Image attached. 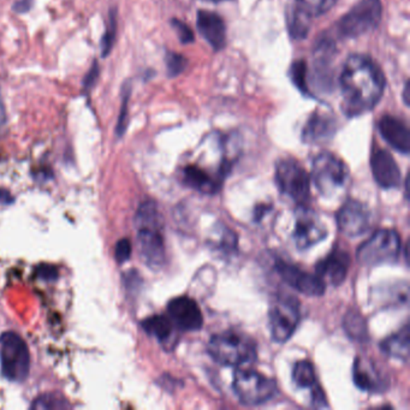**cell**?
I'll return each mask as SVG.
<instances>
[{"mask_svg":"<svg viewBox=\"0 0 410 410\" xmlns=\"http://www.w3.org/2000/svg\"><path fill=\"white\" fill-rule=\"evenodd\" d=\"M340 83L342 109L349 118L372 111L384 94V74L379 66L365 54H353L347 59Z\"/></svg>","mask_w":410,"mask_h":410,"instance_id":"6da1fadb","label":"cell"},{"mask_svg":"<svg viewBox=\"0 0 410 410\" xmlns=\"http://www.w3.org/2000/svg\"><path fill=\"white\" fill-rule=\"evenodd\" d=\"M207 351L214 361L224 366H245L257 358L254 340L238 332L227 331L211 337Z\"/></svg>","mask_w":410,"mask_h":410,"instance_id":"7a4b0ae2","label":"cell"},{"mask_svg":"<svg viewBox=\"0 0 410 410\" xmlns=\"http://www.w3.org/2000/svg\"><path fill=\"white\" fill-rule=\"evenodd\" d=\"M400 252L401 238L397 232L381 229L358 247L356 257L363 266H378L397 261Z\"/></svg>","mask_w":410,"mask_h":410,"instance_id":"3957f363","label":"cell"},{"mask_svg":"<svg viewBox=\"0 0 410 410\" xmlns=\"http://www.w3.org/2000/svg\"><path fill=\"white\" fill-rule=\"evenodd\" d=\"M0 363L5 378L11 381H23L29 374V349L17 333L5 332L0 336Z\"/></svg>","mask_w":410,"mask_h":410,"instance_id":"277c9868","label":"cell"},{"mask_svg":"<svg viewBox=\"0 0 410 410\" xmlns=\"http://www.w3.org/2000/svg\"><path fill=\"white\" fill-rule=\"evenodd\" d=\"M381 13L380 0H360L349 13L340 18L338 33L347 39L363 36L379 26Z\"/></svg>","mask_w":410,"mask_h":410,"instance_id":"5b68a950","label":"cell"},{"mask_svg":"<svg viewBox=\"0 0 410 410\" xmlns=\"http://www.w3.org/2000/svg\"><path fill=\"white\" fill-rule=\"evenodd\" d=\"M232 388L243 404L258 406L275 397L277 383L258 372L237 371L234 375Z\"/></svg>","mask_w":410,"mask_h":410,"instance_id":"8992f818","label":"cell"},{"mask_svg":"<svg viewBox=\"0 0 410 410\" xmlns=\"http://www.w3.org/2000/svg\"><path fill=\"white\" fill-rule=\"evenodd\" d=\"M312 176L320 194L324 197H331L344 185L348 179V169L335 154L323 152L313 162Z\"/></svg>","mask_w":410,"mask_h":410,"instance_id":"52a82bcc","label":"cell"},{"mask_svg":"<svg viewBox=\"0 0 410 410\" xmlns=\"http://www.w3.org/2000/svg\"><path fill=\"white\" fill-rule=\"evenodd\" d=\"M275 182L280 192L303 205L310 192V179L307 171L294 159H284L275 167Z\"/></svg>","mask_w":410,"mask_h":410,"instance_id":"ba28073f","label":"cell"},{"mask_svg":"<svg viewBox=\"0 0 410 410\" xmlns=\"http://www.w3.org/2000/svg\"><path fill=\"white\" fill-rule=\"evenodd\" d=\"M268 319L272 340L277 343H285L290 340L300 321V308L296 298L278 297L271 305Z\"/></svg>","mask_w":410,"mask_h":410,"instance_id":"9c48e42d","label":"cell"},{"mask_svg":"<svg viewBox=\"0 0 410 410\" xmlns=\"http://www.w3.org/2000/svg\"><path fill=\"white\" fill-rule=\"evenodd\" d=\"M326 227L314 211L300 206L295 213L294 241L298 249H308L325 240Z\"/></svg>","mask_w":410,"mask_h":410,"instance_id":"30bf717a","label":"cell"},{"mask_svg":"<svg viewBox=\"0 0 410 410\" xmlns=\"http://www.w3.org/2000/svg\"><path fill=\"white\" fill-rule=\"evenodd\" d=\"M275 268L285 283L303 295L321 296L326 290V283L318 275H310L287 261L278 259L275 261Z\"/></svg>","mask_w":410,"mask_h":410,"instance_id":"8fae6325","label":"cell"},{"mask_svg":"<svg viewBox=\"0 0 410 410\" xmlns=\"http://www.w3.org/2000/svg\"><path fill=\"white\" fill-rule=\"evenodd\" d=\"M372 215L366 205L358 200H348L337 213L340 232L348 237H358L368 231Z\"/></svg>","mask_w":410,"mask_h":410,"instance_id":"7c38bea8","label":"cell"},{"mask_svg":"<svg viewBox=\"0 0 410 410\" xmlns=\"http://www.w3.org/2000/svg\"><path fill=\"white\" fill-rule=\"evenodd\" d=\"M172 323L183 331H197L202 328L204 317L197 302L188 296L176 297L167 305Z\"/></svg>","mask_w":410,"mask_h":410,"instance_id":"4fadbf2b","label":"cell"},{"mask_svg":"<svg viewBox=\"0 0 410 410\" xmlns=\"http://www.w3.org/2000/svg\"><path fill=\"white\" fill-rule=\"evenodd\" d=\"M141 258L149 267L160 268L165 262V243L160 229H137Z\"/></svg>","mask_w":410,"mask_h":410,"instance_id":"5bb4252c","label":"cell"},{"mask_svg":"<svg viewBox=\"0 0 410 410\" xmlns=\"http://www.w3.org/2000/svg\"><path fill=\"white\" fill-rule=\"evenodd\" d=\"M372 174L375 182L385 189L400 187L401 184V171L397 162L393 155L385 151L379 149L373 153L371 158Z\"/></svg>","mask_w":410,"mask_h":410,"instance_id":"9a60e30c","label":"cell"},{"mask_svg":"<svg viewBox=\"0 0 410 410\" xmlns=\"http://www.w3.org/2000/svg\"><path fill=\"white\" fill-rule=\"evenodd\" d=\"M349 266V254L342 249H335L326 258L317 264V275L324 282L328 280L332 285L340 287L347 278Z\"/></svg>","mask_w":410,"mask_h":410,"instance_id":"2e32d148","label":"cell"},{"mask_svg":"<svg viewBox=\"0 0 410 410\" xmlns=\"http://www.w3.org/2000/svg\"><path fill=\"white\" fill-rule=\"evenodd\" d=\"M197 26L201 36L215 50L220 51L227 45V28L223 18L207 10H199Z\"/></svg>","mask_w":410,"mask_h":410,"instance_id":"e0dca14e","label":"cell"},{"mask_svg":"<svg viewBox=\"0 0 410 410\" xmlns=\"http://www.w3.org/2000/svg\"><path fill=\"white\" fill-rule=\"evenodd\" d=\"M378 129L393 149L397 152L408 154L410 151V131L406 123L393 116H384L378 123Z\"/></svg>","mask_w":410,"mask_h":410,"instance_id":"ac0fdd59","label":"cell"},{"mask_svg":"<svg viewBox=\"0 0 410 410\" xmlns=\"http://www.w3.org/2000/svg\"><path fill=\"white\" fill-rule=\"evenodd\" d=\"M337 130L335 118L325 112L315 111L305 123L302 130V140L305 144H317L331 139Z\"/></svg>","mask_w":410,"mask_h":410,"instance_id":"d6986e66","label":"cell"},{"mask_svg":"<svg viewBox=\"0 0 410 410\" xmlns=\"http://www.w3.org/2000/svg\"><path fill=\"white\" fill-rule=\"evenodd\" d=\"M354 383L363 391L368 393H380L385 388L384 381L380 377L379 372L375 370L373 363L366 361L365 358H358L354 363Z\"/></svg>","mask_w":410,"mask_h":410,"instance_id":"ffe728a7","label":"cell"},{"mask_svg":"<svg viewBox=\"0 0 410 410\" xmlns=\"http://www.w3.org/2000/svg\"><path fill=\"white\" fill-rule=\"evenodd\" d=\"M184 183L188 187L204 194H214L219 190L222 179L214 177L207 171L201 169L200 166L188 165L183 170Z\"/></svg>","mask_w":410,"mask_h":410,"instance_id":"44dd1931","label":"cell"},{"mask_svg":"<svg viewBox=\"0 0 410 410\" xmlns=\"http://www.w3.org/2000/svg\"><path fill=\"white\" fill-rule=\"evenodd\" d=\"M409 325L406 324L403 328L395 333L393 336L388 337L386 340L380 343V349L391 358L408 361L409 358L410 344Z\"/></svg>","mask_w":410,"mask_h":410,"instance_id":"7402d4cb","label":"cell"},{"mask_svg":"<svg viewBox=\"0 0 410 410\" xmlns=\"http://www.w3.org/2000/svg\"><path fill=\"white\" fill-rule=\"evenodd\" d=\"M310 13L302 9L300 5H293L287 13L289 33L294 40H302L307 38L310 29Z\"/></svg>","mask_w":410,"mask_h":410,"instance_id":"603a6c76","label":"cell"},{"mask_svg":"<svg viewBox=\"0 0 410 410\" xmlns=\"http://www.w3.org/2000/svg\"><path fill=\"white\" fill-rule=\"evenodd\" d=\"M144 331L151 336L155 337L160 343L166 344L174 336V325L172 320L165 315H153L144 319L141 323Z\"/></svg>","mask_w":410,"mask_h":410,"instance_id":"cb8c5ba5","label":"cell"},{"mask_svg":"<svg viewBox=\"0 0 410 410\" xmlns=\"http://www.w3.org/2000/svg\"><path fill=\"white\" fill-rule=\"evenodd\" d=\"M135 224L137 229H162V214L154 201H144L136 212Z\"/></svg>","mask_w":410,"mask_h":410,"instance_id":"d4e9b609","label":"cell"},{"mask_svg":"<svg viewBox=\"0 0 410 410\" xmlns=\"http://www.w3.org/2000/svg\"><path fill=\"white\" fill-rule=\"evenodd\" d=\"M343 326H344L345 332L348 333V336L353 340L363 342L368 338L366 321L356 312H349L348 314L345 315Z\"/></svg>","mask_w":410,"mask_h":410,"instance_id":"484cf974","label":"cell"},{"mask_svg":"<svg viewBox=\"0 0 410 410\" xmlns=\"http://www.w3.org/2000/svg\"><path fill=\"white\" fill-rule=\"evenodd\" d=\"M293 379L300 388H314L317 385L314 367L310 361H298L294 367Z\"/></svg>","mask_w":410,"mask_h":410,"instance_id":"4316f807","label":"cell"},{"mask_svg":"<svg viewBox=\"0 0 410 410\" xmlns=\"http://www.w3.org/2000/svg\"><path fill=\"white\" fill-rule=\"evenodd\" d=\"M117 11L111 9L109 11V17L106 22L105 33L101 38V57L106 58L114 48L116 36H117Z\"/></svg>","mask_w":410,"mask_h":410,"instance_id":"83f0119b","label":"cell"},{"mask_svg":"<svg viewBox=\"0 0 410 410\" xmlns=\"http://www.w3.org/2000/svg\"><path fill=\"white\" fill-rule=\"evenodd\" d=\"M130 82L124 84L122 89V105L118 116L117 126H116V135L122 137L128 128V116H129V100H130Z\"/></svg>","mask_w":410,"mask_h":410,"instance_id":"f1b7e54d","label":"cell"},{"mask_svg":"<svg viewBox=\"0 0 410 410\" xmlns=\"http://www.w3.org/2000/svg\"><path fill=\"white\" fill-rule=\"evenodd\" d=\"M297 5H300L302 9L310 13L312 17L320 16L323 13H328L337 0H295Z\"/></svg>","mask_w":410,"mask_h":410,"instance_id":"f546056e","label":"cell"},{"mask_svg":"<svg viewBox=\"0 0 410 410\" xmlns=\"http://www.w3.org/2000/svg\"><path fill=\"white\" fill-rule=\"evenodd\" d=\"M290 76L293 79L294 84L302 93L310 94V89H308V86H307V66H305V61H295L293 66H291Z\"/></svg>","mask_w":410,"mask_h":410,"instance_id":"4dcf8cb0","label":"cell"},{"mask_svg":"<svg viewBox=\"0 0 410 410\" xmlns=\"http://www.w3.org/2000/svg\"><path fill=\"white\" fill-rule=\"evenodd\" d=\"M31 408L33 409H63V408H68V403L58 395H44L36 398L34 403L31 404Z\"/></svg>","mask_w":410,"mask_h":410,"instance_id":"1f68e13d","label":"cell"},{"mask_svg":"<svg viewBox=\"0 0 410 410\" xmlns=\"http://www.w3.org/2000/svg\"><path fill=\"white\" fill-rule=\"evenodd\" d=\"M166 68H167V74L170 77H176L181 73H183L184 69L187 68L188 61L183 56L179 53L167 52L165 58Z\"/></svg>","mask_w":410,"mask_h":410,"instance_id":"d6a6232c","label":"cell"},{"mask_svg":"<svg viewBox=\"0 0 410 410\" xmlns=\"http://www.w3.org/2000/svg\"><path fill=\"white\" fill-rule=\"evenodd\" d=\"M219 241L215 240L214 245L219 252L223 253H231L236 248V237L229 229H223V231L219 232Z\"/></svg>","mask_w":410,"mask_h":410,"instance_id":"836d02e7","label":"cell"},{"mask_svg":"<svg viewBox=\"0 0 410 410\" xmlns=\"http://www.w3.org/2000/svg\"><path fill=\"white\" fill-rule=\"evenodd\" d=\"M171 24L174 26V29H175L177 36H179V41L182 44H189V43L194 41V34H192L190 28L185 23L179 21V20H172Z\"/></svg>","mask_w":410,"mask_h":410,"instance_id":"e575fe53","label":"cell"},{"mask_svg":"<svg viewBox=\"0 0 410 410\" xmlns=\"http://www.w3.org/2000/svg\"><path fill=\"white\" fill-rule=\"evenodd\" d=\"M131 255V243L128 238H122L116 245V260L119 264L128 261Z\"/></svg>","mask_w":410,"mask_h":410,"instance_id":"d590c367","label":"cell"},{"mask_svg":"<svg viewBox=\"0 0 410 410\" xmlns=\"http://www.w3.org/2000/svg\"><path fill=\"white\" fill-rule=\"evenodd\" d=\"M99 77V63L98 61H93L92 68L91 70L88 71L86 79L83 81V89L86 92H89L94 86H96V79Z\"/></svg>","mask_w":410,"mask_h":410,"instance_id":"8d00e7d4","label":"cell"},{"mask_svg":"<svg viewBox=\"0 0 410 410\" xmlns=\"http://www.w3.org/2000/svg\"><path fill=\"white\" fill-rule=\"evenodd\" d=\"M38 275H39L41 280H54L58 278V271L56 267L51 266V265H41L38 268Z\"/></svg>","mask_w":410,"mask_h":410,"instance_id":"74e56055","label":"cell"},{"mask_svg":"<svg viewBox=\"0 0 410 410\" xmlns=\"http://www.w3.org/2000/svg\"><path fill=\"white\" fill-rule=\"evenodd\" d=\"M312 402H313V406L314 407L323 408V407L328 406L324 391L318 385H315L314 388H313V391H312Z\"/></svg>","mask_w":410,"mask_h":410,"instance_id":"f35d334b","label":"cell"},{"mask_svg":"<svg viewBox=\"0 0 410 410\" xmlns=\"http://www.w3.org/2000/svg\"><path fill=\"white\" fill-rule=\"evenodd\" d=\"M33 6V0H18L17 3L13 5V10L16 13H28Z\"/></svg>","mask_w":410,"mask_h":410,"instance_id":"ab89813d","label":"cell"},{"mask_svg":"<svg viewBox=\"0 0 410 410\" xmlns=\"http://www.w3.org/2000/svg\"><path fill=\"white\" fill-rule=\"evenodd\" d=\"M13 201V195L8 190L0 189V205H10Z\"/></svg>","mask_w":410,"mask_h":410,"instance_id":"60d3db41","label":"cell"},{"mask_svg":"<svg viewBox=\"0 0 410 410\" xmlns=\"http://www.w3.org/2000/svg\"><path fill=\"white\" fill-rule=\"evenodd\" d=\"M6 121V111H5L4 101L1 98V91H0V127L4 126Z\"/></svg>","mask_w":410,"mask_h":410,"instance_id":"b9f144b4","label":"cell"},{"mask_svg":"<svg viewBox=\"0 0 410 410\" xmlns=\"http://www.w3.org/2000/svg\"><path fill=\"white\" fill-rule=\"evenodd\" d=\"M409 83L407 82L404 89H403V99H404L407 106H409Z\"/></svg>","mask_w":410,"mask_h":410,"instance_id":"7bdbcfd3","label":"cell"},{"mask_svg":"<svg viewBox=\"0 0 410 410\" xmlns=\"http://www.w3.org/2000/svg\"><path fill=\"white\" fill-rule=\"evenodd\" d=\"M205 1H210V3H222V1H225V0H205Z\"/></svg>","mask_w":410,"mask_h":410,"instance_id":"ee69618b","label":"cell"}]
</instances>
